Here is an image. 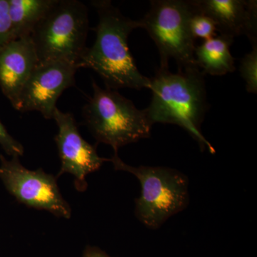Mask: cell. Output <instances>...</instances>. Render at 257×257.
<instances>
[{
  "label": "cell",
  "instance_id": "obj_15",
  "mask_svg": "<svg viewBox=\"0 0 257 257\" xmlns=\"http://www.w3.org/2000/svg\"><path fill=\"white\" fill-rule=\"evenodd\" d=\"M196 10V9H195ZM191 32L194 39H202L204 41L215 36V23L206 15L198 13L193 15L190 21Z\"/></svg>",
  "mask_w": 257,
  "mask_h": 257
},
{
  "label": "cell",
  "instance_id": "obj_14",
  "mask_svg": "<svg viewBox=\"0 0 257 257\" xmlns=\"http://www.w3.org/2000/svg\"><path fill=\"white\" fill-rule=\"evenodd\" d=\"M240 74L245 82L247 92L257 93V45L243 56L240 62Z\"/></svg>",
  "mask_w": 257,
  "mask_h": 257
},
{
  "label": "cell",
  "instance_id": "obj_11",
  "mask_svg": "<svg viewBox=\"0 0 257 257\" xmlns=\"http://www.w3.org/2000/svg\"><path fill=\"white\" fill-rule=\"evenodd\" d=\"M38 63L30 35L13 40L0 49V89L16 110L23 88Z\"/></svg>",
  "mask_w": 257,
  "mask_h": 257
},
{
  "label": "cell",
  "instance_id": "obj_18",
  "mask_svg": "<svg viewBox=\"0 0 257 257\" xmlns=\"http://www.w3.org/2000/svg\"><path fill=\"white\" fill-rule=\"evenodd\" d=\"M82 257H111L97 246L88 245L83 252Z\"/></svg>",
  "mask_w": 257,
  "mask_h": 257
},
{
  "label": "cell",
  "instance_id": "obj_16",
  "mask_svg": "<svg viewBox=\"0 0 257 257\" xmlns=\"http://www.w3.org/2000/svg\"><path fill=\"white\" fill-rule=\"evenodd\" d=\"M14 40L8 0H0V49Z\"/></svg>",
  "mask_w": 257,
  "mask_h": 257
},
{
  "label": "cell",
  "instance_id": "obj_10",
  "mask_svg": "<svg viewBox=\"0 0 257 257\" xmlns=\"http://www.w3.org/2000/svg\"><path fill=\"white\" fill-rule=\"evenodd\" d=\"M198 12L215 23L221 35L235 37L244 35L251 45H257L256 0H192Z\"/></svg>",
  "mask_w": 257,
  "mask_h": 257
},
{
  "label": "cell",
  "instance_id": "obj_3",
  "mask_svg": "<svg viewBox=\"0 0 257 257\" xmlns=\"http://www.w3.org/2000/svg\"><path fill=\"white\" fill-rule=\"evenodd\" d=\"M110 162L115 170L131 173L141 184L135 214L149 229H159L188 206L189 179L182 172L166 167H133L123 162L118 154H114Z\"/></svg>",
  "mask_w": 257,
  "mask_h": 257
},
{
  "label": "cell",
  "instance_id": "obj_12",
  "mask_svg": "<svg viewBox=\"0 0 257 257\" xmlns=\"http://www.w3.org/2000/svg\"><path fill=\"white\" fill-rule=\"evenodd\" d=\"M234 39L221 35L203 42L194 50L196 65L205 75L223 76L234 72V59L230 51Z\"/></svg>",
  "mask_w": 257,
  "mask_h": 257
},
{
  "label": "cell",
  "instance_id": "obj_17",
  "mask_svg": "<svg viewBox=\"0 0 257 257\" xmlns=\"http://www.w3.org/2000/svg\"><path fill=\"white\" fill-rule=\"evenodd\" d=\"M0 146L12 157H20L24 155V147L18 141L12 137L0 121Z\"/></svg>",
  "mask_w": 257,
  "mask_h": 257
},
{
  "label": "cell",
  "instance_id": "obj_1",
  "mask_svg": "<svg viewBox=\"0 0 257 257\" xmlns=\"http://www.w3.org/2000/svg\"><path fill=\"white\" fill-rule=\"evenodd\" d=\"M92 5L99 17L94 29L96 40L92 47H86L77 68L93 69L107 89H150V78L140 72L128 45L130 33L141 28L140 20L126 18L109 0L93 1Z\"/></svg>",
  "mask_w": 257,
  "mask_h": 257
},
{
  "label": "cell",
  "instance_id": "obj_8",
  "mask_svg": "<svg viewBox=\"0 0 257 257\" xmlns=\"http://www.w3.org/2000/svg\"><path fill=\"white\" fill-rule=\"evenodd\" d=\"M52 119L58 127L55 140L62 164L57 177L70 174L75 179L76 189L84 192L87 188L86 177L99 170L104 162H110V159L99 157L96 147L83 139L72 114L57 108Z\"/></svg>",
  "mask_w": 257,
  "mask_h": 257
},
{
  "label": "cell",
  "instance_id": "obj_6",
  "mask_svg": "<svg viewBox=\"0 0 257 257\" xmlns=\"http://www.w3.org/2000/svg\"><path fill=\"white\" fill-rule=\"evenodd\" d=\"M196 10L192 0H153L150 10L140 20L158 49L161 69H169L174 59L178 69L196 65L195 39L190 21Z\"/></svg>",
  "mask_w": 257,
  "mask_h": 257
},
{
  "label": "cell",
  "instance_id": "obj_2",
  "mask_svg": "<svg viewBox=\"0 0 257 257\" xmlns=\"http://www.w3.org/2000/svg\"><path fill=\"white\" fill-rule=\"evenodd\" d=\"M204 77L197 66L178 69L177 73L159 69L150 78L151 103L144 110L152 125H177L197 141L202 151L208 148L214 154L215 150L201 131L209 109Z\"/></svg>",
  "mask_w": 257,
  "mask_h": 257
},
{
  "label": "cell",
  "instance_id": "obj_4",
  "mask_svg": "<svg viewBox=\"0 0 257 257\" xmlns=\"http://www.w3.org/2000/svg\"><path fill=\"white\" fill-rule=\"evenodd\" d=\"M92 88L82 114L97 143L109 145L118 154L120 147L150 138L152 124L144 109H138L117 90L102 89L94 80Z\"/></svg>",
  "mask_w": 257,
  "mask_h": 257
},
{
  "label": "cell",
  "instance_id": "obj_5",
  "mask_svg": "<svg viewBox=\"0 0 257 257\" xmlns=\"http://www.w3.org/2000/svg\"><path fill=\"white\" fill-rule=\"evenodd\" d=\"M89 28L84 3L56 0L30 35L39 63L60 61L77 66L86 49Z\"/></svg>",
  "mask_w": 257,
  "mask_h": 257
},
{
  "label": "cell",
  "instance_id": "obj_9",
  "mask_svg": "<svg viewBox=\"0 0 257 257\" xmlns=\"http://www.w3.org/2000/svg\"><path fill=\"white\" fill-rule=\"evenodd\" d=\"M77 69L74 64L60 61L38 63L23 88L18 111H39L45 119H52L60 96L75 85Z\"/></svg>",
  "mask_w": 257,
  "mask_h": 257
},
{
  "label": "cell",
  "instance_id": "obj_7",
  "mask_svg": "<svg viewBox=\"0 0 257 257\" xmlns=\"http://www.w3.org/2000/svg\"><path fill=\"white\" fill-rule=\"evenodd\" d=\"M57 178L41 168L37 170L25 168L19 157L8 160L0 155V179L18 202L69 219L72 209L61 194Z\"/></svg>",
  "mask_w": 257,
  "mask_h": 257
},
{
  "label": "cell",
  "instance_id": "obj_13",
  "mask_svg": "<svg viewBox=\"0 0 257 257\" xmlns=\"http://www.w3.org/2000/svg\"><path fill=\"white\" fill-rule=\"evenodd\" d=\"M56 0H8L14 40L30 36Z\"/></svg>",
  "mask_w": 257,
  "mask_h": 257
}]
</instances>
